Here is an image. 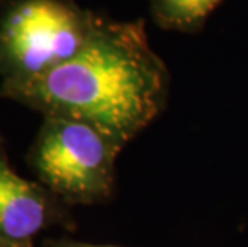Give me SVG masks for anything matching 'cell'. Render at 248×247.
<instances>
[{
    "label": "cell",
    "mask_w": 248,
    "mask_h": 247,
    "mask_svg": "<svg viewBox=\"0 0 248 247\" xmlns=\"http://www.w3.org/2000/svg\"><path fill=\"white\" fill-rule=\"evenodd\" d=\"M167 87V69L140 23L98 19L77 55L44 74L3 81L0 95L126 145L160 113Z\"/></svg>",
    "instance_id": "obj_1"
},
{
    "label": "cell",
    "mask_w": 248,
    "mask_h": 247,
    "mask_svg": "<svg viewBox=\"0 0 248 247\" xmlns=\"http://www.w3.org/2000/svg\"><path fill=\"white\" fill-rule=\"evenodd\" d=\"M62 0H19L0 19V74L29 79L60 66L83 49L98 24Z\"/></svg>",
    "instance_id": "obj_2"
},
{
    "label": "cell",
    "mask_w": 248,
    "mask_h": 247,
    "mask_svg": "<svg viewBox=\"0 0 248 247\" xmlns=\"http://www.w3.org/2000/svg\"><path fill=\"white\" fill-rule=\"evenodd\" d=\"M122 143L93 125L45 117L31 152L37 175L58 196L76 204L104 201L114 186Z\"/></svg>",
    "instance_id": "obj_3"
},
{
    "label": "cell",
    "mask_w": 248,
    "mask_h": 247,
    "mask_svg": "<svg viewBox=\"0 0 248 247\" xmlns=\"http://www.w3.org/2000/svg\"><path fill=\"white\" fill-rule=\"evenodd\" d=\"M50 220L45 191L12 170L0 156V241L29 244Z\"/></svg>",
    "instance_id": "obj_4"
},
{
    "label": "cell",
    "mask_w": 248,
    "mask_h": 247,
    "mask_svg": "<svg viewBox=\"0 0 248 247\" xmlns=\"http://www.w3.org/2000/svg\"><path fill=\"white\" fill-rule=\"evenodd\" d=\"M221 0H152L154 16L163 28L191 29L213 12Z\"/></svg>",
    "instance_id": "obj_5"
},
{
    "label": "cell",
    "mask_w": 248,
    "mask_h": 247,
    "mask_svg": "<svg viewBox=\"0 0 248 247\" xmlns=\"http://www.w3.org/2000/svg\"><path fill=\"white\" fill-rule=\"evenodd\" d=\"M53 247H115V246H98V244L77 243V241H62V243H55Z\"/></svg>",
    "instance_id": "obj_6"
},
{
    "label": "cell",
    "mask_w": 248,
    "mask_h": 247,
    "mask_svg": "<svg viewBox=\"0 0 248 247\" xmlns=\"http://www.w3.org/2000/svg\"><path fill=\"white\" fill-rule=\"evenodd\" d=\"M0 247H32V243H29V244H15V243H5V241H0Z\"/></svg>",
    "instance_id": "obj_7"
}]
</instances>
